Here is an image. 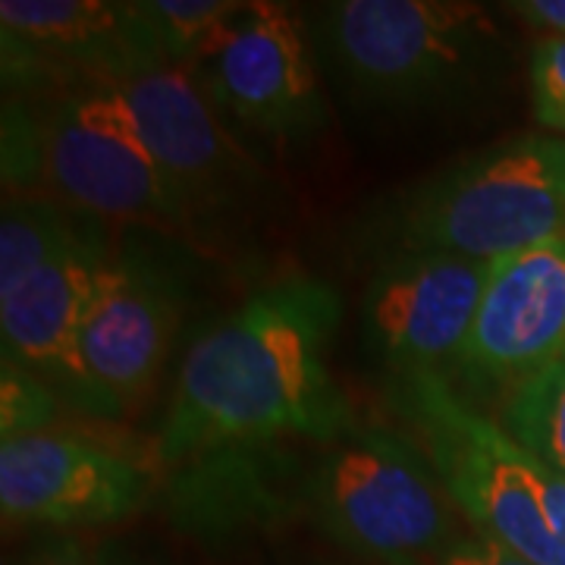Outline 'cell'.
Wrapping results in <instances>:
<instances>
[{
  "mask_svg": "<svg viewBox=\"0 0 565 565\" xmlns=\"http://www.w3.org/2000/svg\"><path fill=\"white\" fill-rule=\"evenodd\" d=\"M340 321L343 299L330 282L286 277L204 327L158 430L161 462L245 456L280 440L330 446L355 430L330 371Z\"/></svg>",
  "mask_w": 565,
  "mask_h": 565,
  "instance_id": "6da1fadb",
  "label": "cell"
},
{
  "mask_svg": "<svg viewBox=\"0 0 565 565\" xmlns=\"http://www.w3.org/2000/svg\"><path fill=\"white\" fill-rule=\"evenodd\" d=\"M565 239V139L490 145L374 211L364 243L381 262L459 255L500 262Z\"/></svg>",
  "mask_w": 565,
  "mask_h": 565,
  "instance_id": "7a4b0ae2",
  "label": "cell"
},
{
  "mask_svg": "<svg viewBox=\"0 0 565 565\" xmlns=\"http://www.w3.org/2000/svg\"><path fill=\"white\" fill-rule=\"evenodd\" d=\"M405 437L468 525L534 565H565V475L465 403L444 374L386 384Z\"/></svg>",
  "mask_w": 565,
  "mask_h": 565,
  "instance_id": "3957f363",
  "label": "cell"
},
{
  "mask_svg": "<svg viewBox=\"0 0 565 565\" xmlns=\"http://www.w3.org/2000/svg\"><path fill=\"white\" fill-rule=\"evenodd\" d=\"M493 10L462 0H343L321 13V54L349 102L418 114L471 102L500 61Z\"/></svg>",
  "mask_w": 565,
  "mask_h": 565,
  "instance_id": "277c9868",
  "label": "cell"
},
{
  "mask_svg": "<svg viewBox=\"0 0 565 565\" xmlns=\"http://www.w3.org/2000/svg\"><path fill=\"white\" fill-rule=\"evenodd\" d=\"M3 170L85 217L185 226L117 82L7 102Z\"/></svg>",
  "mask_w": 565,
  "mask_h": 565,
  "instance_id": "5b68a950",
  "label": "cell"
},
{
  "mask_svg": "<svg viewBox=\"0 0 565 565\" xmlns=\"http://www.w3.org/2000/svg\"><path fill=\"white\" fill-rule=\"evenodd\" d=\"M102 233L47 195H17L0 217L3 359L32 367L73 405L95 415L79 337L98 274Z\"/></svg>",
  "mask_w": 565,
  "mask_h": 565,
  "instance_id": "8992f818",
  "label": "cell"
},
{
  "mask_svg": "<svg viewBox=\"0 0 565 565\" xmlns=\"http://www.w3.org/2000/svg\"><path fill=\"white\" fill-rule=\"evenodd\" d=\"M308 493L337 544L384 565H430L465 534L422 449L381 427L327 446Z\"/></svg>",
  "mask_w": 565,
  "mask_h": 565,
  "instance_id": "52a82bcc",
  "label": "cell"
},
{
  "mask_svg": "<svg viewBox=\"0 0 565 565\" xmlns=\"http://www.w3.org/2000/svg\"><path fill=\"white\" fill-rule=\"evenodd\" d=\"M185 73L236 139L292 145L311 139L327 120L302 17L286 3H245L221 44Z\"/></svg>",
  "mask_w": 565,
  "mask_h": 565,
  "instance_id": "ba28073f",
  "label": "cell"
},
{
  "mask_svg": "<svg viewBox=\"0 0 565 565\" xmlns=\"http://www.w3.org/2000/svg\"><path fill=\"white\" fill-rule=\"evenodd\" d=\"M565 349V239L493 262L475 323L444 377L465 403L497 408Z\"/></svg>",
  "mask_w": 565,
  "mask_h": 565,
  "instance_id": "9c48e42d",
  "label": "cell"
},
{
  "mask_svg": "<svg viewBox=\"0 0 565 565\" xmlns=\"http://www.w3.org/2000/svg\"><path fill=\"white\" fill-rule=\"evenodd\" d=\"M0 29L7 88L17 98L167 66L141 0H3Z\"/></svg>",
  "mask_w": 565,
  "mask_h": 565,
  "instance_id": "30bf717a",
  "label": "cell"
},
{
  "mask_svg": "<svg viewBox=\"0 0 565 565\" xmlns=\"http://www.w3.org/2000/svg\"><path fill=\"white\" fill-rule=\"evenodd\" d=\"M493 262L408 255L377 264L362 302L367 352L393 377L446 374L475 323Z\"/></svg>",
  "mask_w": 565,
  "mask_h": 565,
  "instance_id": "8fae6325",
  "label": "cell"
},
{
  "mask_svg": "<svg viewBox=\"0 0 565 565\" xmlns=\"http://www.w3.org/2000/svg\"><path fill=\"white\" fill-rule=\"evenodd\" d=\"M148 493V471L95 440L41 430L0 444V509L7 525H110L139 512Z\"/></svg>",
  "mask_w": 565,
  "mask_h": 565,
  "instance_id": "7c38bea8",
  "label": "cell"
},
{
  "mask_svg": "<svg viewBox=\"0 0 565 565\" xmlns=\"http://www.w3.org/2000/svg\"><path fill=\"white\" fill-rule=\"evenodd\" d=\"M177 321V289L158 264L141 255L107 258L79 337L95 415L117 418L151 393Z\"/></svg>",
  "mask_w": 565,
  "mask_h": 565,
  "instance_id": "4fadbf2b",
  "label": "cell"
},
{
  "mask_svg": "<svg viewBox=\"0 0 565 565\" xmlns=\"http://www.w3.org/2000/svg\"><path fill=\"white\" fill-rule=\"evenodd\" d=\"M117 85L167 189L180 204L182 221L239 202L243 189L258 173L199 82L180 66H158Z\"/></svg>",
  "mask_w": 565,
  "mask_h": 565,
  "instance_id": "5bb4252c",
  "label": "cell"
},
{
  "mask_svg": "<svg viewBox=\"0 0 565 565\" xmlns=\"http://www.w3.org/2000/svg\"><path fill=\"white\" fill-rule=\"evenodd\" d=\"M497 424L565 475V349L497 408Z\"/></svg>",
  "mask_w": 565,
  "mask_h": 565,
  "instance_id": "9a60e30c",
  "label": "cell"
},
{
  "mask_svg": "<svg viewBox=\"0 0 565 565\" xmlns=\"http://www.w3.org/2000/svg\"><path fill=\"white\" fill-rule=\"evenodd\" d=\"M243 10L245 0H141V13L151 22L163 61L180 70L204 61Z\"/></svg>",
  "mask_w": 565,
  "mask_h": 565,
  "instance_id": "2e32d148",
  "label": "cell"
},
{
  "mask_svg": "<svg viewBox=\"0 0 565 565\" xmlns=\"http://www.w3.org/2000/svg\"><path fill=\"white\" fill-rule=\"evenodd\" d=\"M0 405H3V418H0L3 440H17V437L41 434L54 424L57 390L32 367L13 362V359H3Z\"/></svg>",
  "mask_w": 565,
  "mask_h": 565,
  "instance_id": "e0dca14e",
  "label": "cell"
},
{
  "mask_svg": "<svg viewBox=\"0 0 565 565\" xmlns=\"http://www.w3.org/2000/svg\"><path fill=\"white\" fill-rule=\"evenodd\" d=\"M534 120L565 139V41H537L527 63Z\"/></svg>",
  "mask_w": 565,
  "mask_h": 565,
  "instance_id": "ac0fdd59",
  "label": "cell"
},
{
  "mask_svg": "<svg viewBox=\"0 0 565 565\" xmlns=\"http://www.w3.org/2000/svg\"><path fill=\"white\" fill-rule=\"evenodd\" d=\"M430 565H534L525 556L512 553L509 546L490 541L478 531H465L459 541L446 546Z\"/></svg>",
  "mask_w": 565,
  "mask_h": 565,
  "instance_id": "d6986e66",
  "label": "cell"
},
{
  "mask_svg": "<svg viewBox=\"0 0 565 565\" xmlns=\"http://www.w3.org/2000/svg\"><path fill=\"white\" fill-rule=\"evenodd\" d=\"M500 10L525 22L541 41H565V0H515L503 3Z\"/></svg>",
  "mask_w": 565,
  "mask_h": 565,
  "instance_id": "ffe728a7",
  "label": "cell"
},
{
  "mask_svg": "<svg viewBox=\"0 0 565 565\" xmlns=\"http://www.w3.org/2000/svg\"><path fill=\"white\" fill-rule=\"evenodd\" d=\"M22 565H95V559L88 556V550L79 546L73 537H54L47 544L35 546Z\"/></svg>",
  "mask_w": 565,
  "mask_h": 565,
  "instance_id": "44dd1931",
  "label": "cell"
},
{
  "mask_svg": "<svg viewBox=\"0 0 565 565\" xmlns=\"http://www.w3.org/2000/svg\"><path fill=\"white\" fill-rule=\"evenodd\" d=\"M104 565H139V563H122V559H110V563H104Z\"/></svg>",
  "mask_w": 565,
  "mask_h": 565,
  "instance_id": "7402d4cb",
  "label": "cell"
}]
</instances>
